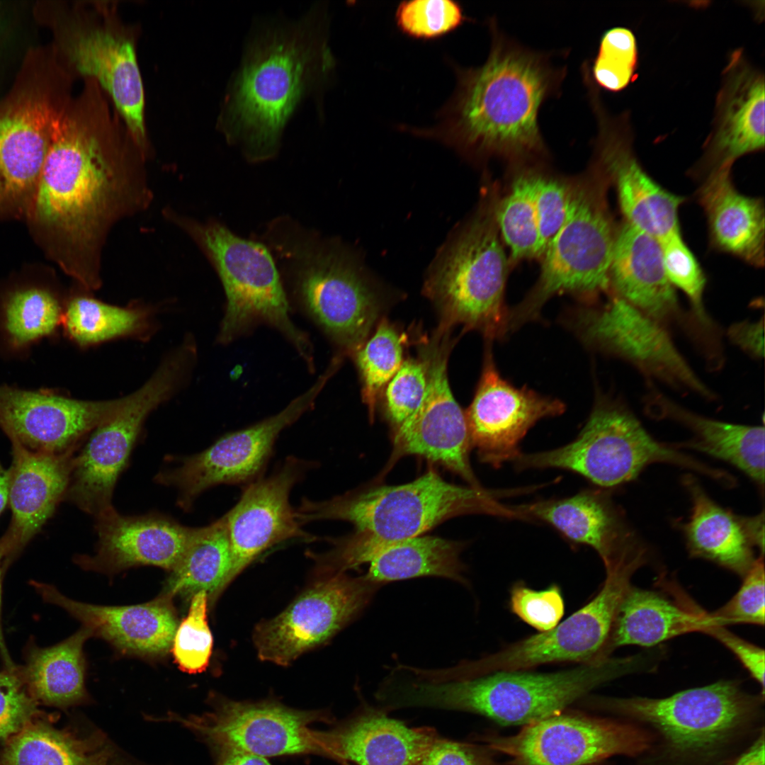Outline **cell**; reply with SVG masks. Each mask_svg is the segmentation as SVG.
<instances>
[{"label":"cell","instance_id":"1","mask_svg":"<svg viewBox=\"0 0 765 765\" xmlns=\"http://www.w3.org/2000/svg\"><path fill=\"white\" fill-rule=\"evenodd\" d=\"M108 101L96 81L86 79L72 108L58 115L28 211L55 237L67 272L91 290L101 285L110 230L152 198L147 157Z\"/></svg>","mask_w":765,"mask_h":765},{"label":"cell","instance_id":"2","mask_svg":"<svg viewBox=\"0 0 765 765\" xmlns=\"http://www.w3.org/2000/svg\"><path fill=\"white\" fill-rule=\"evenodd\" d=\"M488 24L491 47L486 61L477 67H454L456 86L436 123L400 129L472 158L521 161L543 156L539 111L547 99L560 95L567 67L555 64L553 54L510 39L494 19Z\"/></svg>","mask_w":765,"mask_h":765},{"label":"cell","instance_id":"3","mask_svg":"<svg viewBox=\"0 0 765 765\" xmlns=\"http://www.w3.org/2000/svg\"><path fill=\"white\" fill-rule=\"evenodd\" d=\"M327 19L324 7L316 5L298 20L264 23L248 40L217 125L249 159L271 157L301 103L328 81L334 61Z\"/></svg>","mask_w":765,"mask_h":765},{"label":"cell","instance_id":"4","mask_svg":"<svg viewBox=\"0 0 765 765\" xmlns=\"http://www.w3.org/2000/svg\"><path fill=\"white\" fill-rule=\"evenodd\" d=\"M495 493L444 480L429 470L415 480L395 486L346 493L323 501L302 499L295 510L299 522L341 520L356 533L343 539L341 551L353 567L370 562L384 546L420 536L450 518L472 514L518 519Z\"/></svg>","mask_w":765,"mask_h":765},{"label":"cell","instance_id":"5","mask_svg":"<svg viewBox=\"0 0 765 765\" xmlns=\"http://www.w3.org/2000/svg\"><path fill=\"white\" fill-rule=\"evenodd\" d=\"M628 662L608 657L567 670L499 671L469 678L419 680L401 691L404 706L468 711L503 725H526L560 713L589 691L624 673Z\"/></svg>","mask_w":765,"mask_h":765},{"label":"cell","instance_id":"6","mask_svg":"<svg viewBox=\"0 0 765 765\" xmlns=\"http://www.w3.org/2000/svg\"><path fill=\"white\" fill-rule=\"evenodd\" d=\"M495 204L493 198L482 206L427 278L424 290L439 312L438 332H449L460 324L494 339L509 329L504 302L508 261L499 238Z\"/></svg>","mask_w":765,"mask_h":765},{"label":"cell","instance_id":"7","mask_svg":"<svg viewBox=\"0 0 765 765\" xmlns=\"http://www.w3.org/2000/svg\"><path fill=\"white\" fill-rule=\"evenodd\" d=\"M609 183L594 162L586 177L572 183L565 221L542 256L537 283L509 313L510 328L533 318L556 294L594 295L609 289L616 233L606 199Z\"/></svg>","mask_w":765,"mask_h":765},{"label":"cell","instance_id":"8","mask_svg":"<svg viewBox=\"0 0 765 765\" xmlns=\"http://www.w3.org/2000/svg\"><path fill=\"white\" fill-rule=\"evenodd\" d=\"M669 463L725 484L729 474L655 440L627 408L599 403L571 443L555 449L521 453L518 470L559 468L577 473L599 488L609 489L634 480L648 465Z\"/></svg>","mask_w":765,"mask_h":765},{"label":"cell","instance_id":"9","mask_svg":"<svg viewBox=\"0 0 765 765\" xmlns=\"http://www.w3.org/2000/svg\"><path fill=\"white\" fill-rule=\"evenodd\" d=\"M183 226L209 256L225 291L227 308L218 340L229 343L252 327L265 323L280 331L312 366L309 339L290 319L287 298L268 249L218 224L186 222Z\"/></svg>","mask_w":765,"mask_h":765},{"label":"cell","instance_id":"10","mask_svg":"<svg viewBox=\"0 0 765 765\" xmlns=\"http://www.w3.org/2000/svg\"><path fill=\"white\" fill-rule=\"evenodd\" d=\"M137 28L125 23L118 6L91 1L65 28L62 48L72 70L95 80L114 104L134 140L147 156L144 90L137 57Z\"/></svg>","mask_w":765,"mask_h":765},{"label":"cell","instance_id":"11","mask_svg":"<svg viewBox=\"0 0 765 765\" xmlns=\"http://www.w3.org/2000/svg\"><path fill=\"white\" fill-rule=\"evenodd\" d=\"M647 561L642 551L622 555L604 565L606 579L596 596L552 629L533 635L475 662L465 663L472 676L525 670L565 662L586 663L607 657L605 649L619 606L633 574Z\"/></svg>","mask_w":765,"mask_h":765},{"label":"cell","instance_id":"12","mask_svg":"<svg viewBox=\"0 0 765 765\" xmlns=\"http://www.w3.org/2000/svg\"><path fill=\"white\" fill-rule=\"evenodd\" d=\"M759 699L736 681H720L663 698H612L601 704L651 725L678 754L709 757L747 725Z\"/></svg>","mask_w":765,"mask_h":765},{"label":"cell","instance_id":"13","mask_svg":"<svg viewBox=\"0 0 765 765\" xmlns=\"http://www.w3.org/2000/svg\"><path fill=\"white\" fill-rule=\"evenodd\" d=\"M179 383L178 372L162 364L140 388L121 397L116 409L93 430L84 449L74 458L67 499L94 516L111 506L115 484L144 420Z\"/></svg>","mask_w":765,"mask_h":765},{"label":"cell","instance_id":"14","mask_svg":"<svg viewBox=\"0 0 765 765\" xmlns=\"http://www.w3.org/2000/svg\"><path fill=\"white\" fill-rule=\"evenodd\" d=\"M200 715L178 718L209 748L229 747L265 758L322 756L311 725L331 722L328 711L300 710L273 700L234 701L217 696Z\"/></svg>","mask_w":765,"mask_h":765},{"label":"cell","instance_id":"15","mask_svg":"<svg viewBox=\"0 0 765 765\" xmlns=\"http://www.w3.org/2000/svg\"><path fill=\"white\" fill-rule=\"evenodd\" d=\"M327 370L306 392L278 414L221 436L203 451L187 457L157 481L178 490V503L188 509L204 491L219 484L246 485L262 477L279 434L310 409L328 379Z\"/></svg>","mask_w":765,"mask_h":765},{"label":"cell","instance_id":"16","mask_svg":"<svg viewBox=\"0 0 765 765\" xmlns=\"http://www.w3.org/2000/svg\"><path fill=\"white\" fill-rule=\"evenodd\" d=\"M327 574L283 612L256 626L253 640L261 660L290 664L356 617L380 586L364 576Z\"/></svg>","mask_w":765,"mask_h":765},{"label":"cell","instance_id":"17","mask_svg":"<svg viewBox=\"0 0 765 765\" xmlns=\"http://www.w3.org/2000/svg\"><path fill=\"white\" fill-rule=\"evenodd\" d=\"M584 84L597 122L594 162L615 186L625 222L659 242L680 232L679 209L685 199L664 189L640 164L630 113H611L594 81Z\"/></svg>","mask_w":765,"mask_h":765},{"label":"cell","instance_id":"18","mask_svg":"<svg viewBox=\"0 0 765 765\" xmlns=\"http://www.w3.org/2000/svg\"><path fill=\"white\" fill-rule=\"evenodd\" d=\"M449 333L436 332L423 350L427 390L417 410L396 428L392 460L416 455L459 475L471 487L483 488L469 460L472 448L465 414L454 398L448 378Z\"/></svg>","mask_w":765,"mask_h":765},{"label":"cell","instance_id":"19","mask_svg":"<svg viewBox=\"0 0 765 765\" xmlns=\"http://www.w3.org/2000/svg\"><path fill=\"white\" fill-rule=\"evenodd\" d=\"M299 271L296 289L307 314L346 353L368 340L381 311L377 290L361 268L336 252L314 254Z\"/></svg>","mask_w":765,"mask_h":765},{"label":"cell","instance_id":"20","mask_svg":"<svg viewBox=\"0 0 765 765\" xmlns=\"http://www.w3.org/2000/svg\"><path fill=\"white\" fill-rule=\"evenodd\" d=\"M490 749L511 758L508 765H589L616 754H635L647 740L634 728L578 713L549 716L511 736H488Z\"/></svg>","mask_w":765,"mask_h":765},{"label":"cell","instance_id":"21","mask_svg":"<svg viewBox=\"0 0 765 765\" xmlns=\"http://www.w3.org/2000/svg\"><path fill=\"white\" fill-rule=\"evenodd\" d=\"M314 466L294 456L271 475L244 486L237 503L224 516L232 552L229 584L266 550L290 539L312 542L290 504L293 487Z\"/></svg>","mask_w":765,"mask_h":765},{"label":"cell","instance_id":"22","mask_svg":"<svg viewBox=\"0 0 765 765\" xmlns=\"http://www.w3.org/2000/svg\"><path fill=\"white\" fill-rule=\"evenodd\" d=\"M764 74L741 47L721 73L710 131L693 170L698 176L725 168L764 149Z\"/></svg>","mask_w":765,"mask_h":765},{"label":"cell","instance_id":"23","mask_svg":"<svg viewBox=\"0 0 765 765\" xmlns=\"http://www.w3.org/2000/svg\"><path fill=\"white\" fill-rule=\"evenodd\" d=\"M564 410L557 400L511 385L487 353L475 397L465 413L471 446L482 463L499 468L521 453L519 443L537 421Z\"/></svg>","mask_w":765,"mask_h":765},{"label":"cell","instance_id":"24","mask_svg":"<svg viewBox=\"0 0 765 765\" xmlns=\"http://www.w3.org/2000/svg\"><path fill=\"white\" fill-rule=\"evenodd\" d=\"M579 317L582 334L589 341L623 357L647 375L713 397L676 348L663 325L620 298L615 295L605 306L585 311Z\"/></svg>","mask_w":765,"mask_h":765},{"label":"cell","instance_id":"25","mask_svg":"<svg viewBox=\"0 0 765 765\" xmlns=\"http://www.w3.org/2000/svg\"><path fill=\"white\" fill-rule=\"evenodd\" d=\"M121 398L72 399L48 391L0 385V428L35 452L62 453L93 431L118 407Z\"/></svg>","mask_w":765,"mask_h":765},{"label":"cell","instance_id":"26","mask_svg":"<svg viewBox=\"0 0 765 765\" xmlns=\"http://www.w3.org/2000/svg\"><path fill=\"white\" fill-rule=\"evenodd\" d=\"M95 516L96 552L79 561L86 569L103 572L140 565L171 571L182 557L196 529L159 514L124 516L112 506Z\"/></svg>","mask_w":765,"mask_h":765},{"label":"cell","instance_id":"27","mask_svg":"<svg viewBox=\"0 0 765 765\" xmlns=\"http://www.w3.org/2000/svg\"><path fill=\"white\" fill-rule=\"evenodd\" d=\"M12 463L8 503L11 519L0 538L3 566L10 562L52 515L67 492L73 467L72 448L62 453L33 451L10 440Z\"/></svg>","mask_w":765,"mask_h":765},{"label":"cell","instance_id":"28","mask_svg":"<svg viewBox=\"0 0 765 765\" xmlns=\"http://www.w3.org/2000/svg\"><path fill=\"white\" fill-rule=\"evenodd\" d=\"M48 603L67 611L98 636L124 653L146 658L165 656L178 626L172 599L160 595L144 604L99 606L71 599L53 586L33 582Z\"/></svg>","mask_w":765,"mask_h":765},{"label":"cell","instance_id":"29","mask_svg":"<svg viewBox=\"0 0 765 765\" xmlns=\"http://www.w3.org/2000/svg\"><path fill=\"white\" fill-rule=\"evenodd\" d=\"M60 112L30 100L0 115V215L28 212Z\"/></svg>","mask_w":765,"mask_h":765},{"label":"cell","instance_id":"30","mask_svg":"<svg viewBox=\"0 0 765 765\" xmlns=\"http://www.w3.org/2000/svg\"><path fill=\"white\" fill-rule=\"evenodd\" d=\"M322 756L342 765H419L438 737L378 713L359 715L328 730H315Z\"/></svg>","mask_w":765,"mask_h":765},{"label":"cell","instance_id":"31","mask_svg":"<svg viewBox=\"0 0 765 765\" xmlns=\"http://www.w3.org/2000/svg\"><path fill=\"white\" fill-rule=\"evenodd\" d=\"M512 507L521 520L543 521L569 540L590 546L604 564L640 540L608 489H586L570 497Z\"/></svg>","mask_w":765,"mask_h":765},{"label":"cell","instance_id":"32","mask_svg":"<svg viewBox=\"0 0 765 765\" xmlns=\"http://www.w3.org/2000/svg\"><path fill=\"white\" fill-rule=\"evenodd\" d=\"M609 280L616 296L661 324L679 317L659 241L626 222L616 230Z\"/></svg>","mask_w":765,"mask_h":765},{"label":"cell","instance_id":"33","mask_svg":"<svg viewBox=\"0 0 765 765\" xmlns=\"http://www.w3.org/2000/svg\"><path fill=\"white\" fill-rule=\"evenodd\" d=\"M732 168L704 176L697 199L707 217L710 242L715 249L747 264L764 265L765 214L762 199L737 191Z\"/></svg>","mask_w":765,"mask_h":765},{"label":"cell","instance_id":"34","mask_svg":"<svg viewBox=\"0 0 765 765\" xmlns=\"http://www.w3.org/2000/svg\"><path fill=\"white\" fill-rule=\"evenodd\" d=\"M645 408L652 417L672 419L691 431L693 438L686 442L672 443L675 448H691L727 462L764 489V426L734 424L708 419L657 392L648 396Z\"/></svg>","mask_w":765,"mask_h":765},{"label":"cell","instance_id":"35","mask_svg":"<svg viewBox=\"0 0 765 765\" xmlns=\"http://www.w3.org/2000/svg\"><path fill=\"white\" fill-rule=\"evenodd\" d=\"M682 482L690 495L692 509L687 521L679 523V526L690 555L711 561L743 577L756 558L743 516L717 504L692 475H684Z\"/></svg>","mask_w":765,"mask_h":765},{"label":"cell","instance_id":"36","mask_svg":"<svg viewBox=\"0 0 765 765\" xmlns=\"http://www.w3.org/2000/svg\"><path fill=\"white\" fill-rule=\"evenodd\" d=\"M709 622V613L699 608L682 606L631 585L618 610L605 655L621 646L652 647L686 633H703Z\"/></svg>","mask_w":765,"mask_h":765},{"label":"cell","instance_id":"37","mask_svg":"<svg viewBox=\"0 0 765 765\" xmlns=\"http://www.w3.org/2000/svg\"><path fill=\"white\" fill-rule=\"evenodd\" d=\"M91 636L82 627L55 645L29 650L26 665L18 672L36 701L66 706L86 697L83 646Z\"/></svg>","mask_w":765,"mask_h":765},{"label":"cell","instance_id":"38","mask_svg":"<svg viewBox=\"0 0 765 765\" xmlns=\"http://www.w3.org/2000/svg\"><path fill=\"white\" fill-rule=\"evenodd\" d=\"M232 552L222 516L196 528L182 557L171 570L161 595L191 600L204 591L209 603L229 584Z\"/></svg>","mask_w":765,"mask_h":765},{"label":"cell","instance_id":"39","mask_svg":"<svg viewBox=\"0 0 765 765\" xmlns=\"http://www.w3.org/2000/svg\"><path fill=\"white\" fill-rule=\"evenodd\" d=\"M463 544L432 536H417L390 543L369 562L364 576L384 582L423 576L442 577L467 584L460 558Z\"/></svg>","mask_w":765,"mask_h":765},{"label":"cell","instance_id":"40","mask_svg":"<svg viewBox=\"0 0 765 765\" xmlns=\"http://www.w3.org/2000/svg\"><path fill=\"white\" fill-rule=\"evenodd\" d=\"M102 738L79 739L48 725L31 722L8 739L1 765H107Z\"/></svg>","mask_w":765,"mask_h":765},{"label":"cell","instance_id":"41","mask_svg":"<svg viewBox=\"0 0 765 765\" xmlns=\"http://www.w3.org/2000/svg\"><path fill=\"white\" fill-rule=\"evenodd\" d=\"M63 309L57 297L39 287L11 293L1 304L0 329L7 345L21 351L54 334L62 324Z\"/></svg>","mask_w":765,"mask_h":765},{"label":"cell","instance_id":"42","mask_svg":"<svg viewBox=\"0 0 765 765\" xmlns=\"http://www.w3.org/2000/svg\"><path fill=\"white\" fill-rule=\"evenodd\" d=\"M144 311L108 305L86 295L73 297L63 309L62 324L67 336L86 346L140 331Z\"/></svg>","mask_w":765,"mask_h":765},{"label":"cell","instance_id":"43","mask_svg":"<svg viewBox=\"0 0 765 765\" xmlns=\"http://www.w3.org/2000/svg\"><path fill=\"white\" fill-rule=\"evenodd\" d=\"M534 173L521 172L508 193L496 201L499 232L510 250L511 261L539 257V235L533 199Z\"/></svg>","mask_w":765,"mask_h":765},{"label":"cell","instance_id":"44","mask_svg":"<svg viewBox=\"0 0 765 765\" xmlns=\"http://www.w3.org/2000/svg\"><path fill=\"white\" fill-rule=\"evenodd\" d=\"M404 338L385 319L373 335L353 355L363 382V400L372 419L377 400L403 363Z\"/></svg>","mask_w":765,"mask_h":765},{"label":"cell","instance_id":"45","mask_svg":"<svg viewBox=\"0 0 765 765\" xmlns=\"http://www.w3.org/2000/svg\"><path fill=\"white\" fill-rule=\"evenodd\" d=\"M638 52L633 33L623 27L613 28L601 38L598 53L588 62L591 77L599 88L618 92L635 79Z\"/></svg>","mask_w":765,"mask_h":765},{"label":"cell","instance_id":"46","mask_svg":"<svg viewBox=\"0 0 765 765\" xmlns=\"http://www.w3.org/2000/svg\"><path fill=\"white\" fill-rule=\"evenodd\" d=\"M209 599L200 591L190 600L186 616L178 624L171 650L178 667L188 674L203 672L208 667L213 645L208 623Z\"/></svg>","mask_w":765,"mask_h":765},{"label":"cell","instance_id":"47","mask_svg":"<svg viewBox=\"0 0 765 765\" xmlns=\"http://www.w3.org/2000/svg\"><path fill=\"white\" fill-rule=\"evenodd\" d=\"M395 18L404 33L419 39L438 38L465 21L460 5L450 0L402 1L397 8Z\"/></svg>","mask_w":765,"mask_h":765},{"label":"cell","instance_id":"48","mask_svg":"<svg viewBox=\"0 0 765 765\" xmlns=\"http://www.w3.org/2000/svg\"><path fill=\"white\" fill-rule=\"evenodd\" d=\"M663 262L667 276L691 302L696 320L703 327L712 326L703 305L706 285L704 273L693 254L684 242L681 232L660 241Z\"/></svg>","mask_w":765,"mask_h":765},{"label":"cell","instance_id":"49","mask_svg":"<svg viewBox=\"0 0 765 765\" xmlns=\"http://www.w3.org/2000/svg\"><path fill=\"white\" fill-rule=\"evenodd\" d=\"M711 621L726 626L732 624L763 625L765 619V572L764 555L757 557L743 576L741 586L724 606L709 613Z\"/></svg>","mask_w":765,"mask_h":765},{"label":"cell","instance_id":"50","mask_svg":"<svg viewBox=\"0 0 765 765\" xmlns=\"http://www.w3.org/2000/svg\"><path fill=\"white\" fill-rule=\"evenodd\" d=\"M427 384L426 366L423 359L404 361L387 384L386 411L395 429L420 407L426 393Z\"/></svg>","mask_w":765,"mask_h":765},{"label":"cell","instance_id":"51","mask_svg":"<svg viewBox=\"0 0 765 765\" xmlns=\"http://www.w3.org/2000/svg\"><path fill=\"white\" fill-rule=\"evenodd\" d=\"M509 606L513 613L540 633L555 628L565 613L562 591L556 584L537 591L517 582L510 591Z\"/></svg>","mask_w":765,"mask_h":765},{"label":"cell","instance_id":"52","mask_svg":"<svg viewBox=\"0 0 765 765\" xmlns=\"http://www.w3.org/2000/svg\"><path fill=\"white\" fill-rule=\"evenodd\" d=\"M572 183L534 174L533 199L538 235L539 257L563 224L570 203Z\"/></svg>","mask_w":765,"mask_h":765},{"label":"cell","instance_id":"53","mask_svg":"<svg viewBox=\"0 0 765 765\" xmlns=\"http://www.w3.org/2000/svg\"><path fill=\"white\" fill-rule=\"evenodd\" d=\"M37 701L16 672H0V739H9L31 722Z\"/></svg>","mask_w":765,"mask_h":765},{"label":"cell","instance_id":"54","mask_svg":"<svg viewBox=\"0 0 765 765\" xmlns=\"http://www.w3.org/2000/svg\"><path fill=\"white\" fill-rule=\"evenodd\" d=\"M419 765H502L482 747L437 737Z\"/></svg>","mask_w":765,"mask_h":765},{"label":"cell","instance_id":"55","mask_svg":"<svg viewBox=\"0 0 765 765\" xmlns=\"http://www.w3.org/2000/svg\"><path fill=\"white\" fill-rule=\"evenodd\" d=\"M704 633L713 636L725 646L742 663L752 678L761 687V696H764V650L733 634L725 626L710 622Z\"/></svg>","mask_w":765,"mask_h":765},{"label":"cell","instance_id":"56","mask_svg":"<svg viewBox=\"0 0 765 765\" xmlns=\"http://www.w3.org/2000/svg\"><path fill=\"white\" fill-rule=\"evenodd\" d=\"M728 336L736 345L755 357L764 355V320L756 322H742L732 324Z\"/></svg>","mask_w":765,"mask_h":765},{"label":"cell","instance_id":"57","mask_svg":"<svg viewBox=\"0 0 765 765\" xmlns=\"http://www.w3.org/2000/svg\"><path fill=\"white\" fill-rule=\"evenodd\" d=\"M210 749L214 757L213 765H271L267 758L245 751L229 747Z\"/></svg>","mask_w":765,"mask_h":765},{"label":"cell","instance_id":"58","mask_svg":"<svg viewBox=\"0 0 765 765\" xmlns=\"http://www.w3.org/2000/svg\"><path fill=\"white\" fill-rule=\"evenodd\" d=\"M743 521L748 535L754 546L764 555V514L754 516H743Z\"/></svg>","mask_w":765,"mask_h":765},{"label":"cell","instance_id":"59","mask_svg":"<svg viewBox=\"0 0 765 765\" xmlns=\"http://www.w3.org/2000/svg\"><path fill=\"white\" fill-rule=\"evenodd\" d=\"M734 765H764V732L737 759Z\"/></svg>","mask_w":765,"mask_h":765},{"label":"cell","instance_id":"60","mask_svg":"<svg viewBox=\"0 0 765 765\" xmlns=\"http://www.w3.org/2000/svg\"><path fill=\"white\" fill-rule=\"evenodd\" d=\"M3 561V557L0 553V655L6 666V669L9 672H14L17 669V667L12 661V659L8 653L5 639L4 637L2 626H1V563Z\"/></svg>","mask_w":765,"mask_h":765},{"label":"cell","instance_id":"61","mask_svg":"<svg viewBox=\"0 0 765 765\" xmlns=\"http://www.w3.org/2000/svg\"><path fill=\"white\" fill-rule=\"evenodd\" d=\"M9 472L0 463V514L8 502Z\"/></svg>","mask_w":765,"mask_h":765},{"label":"cell","instance_id":"62","mask_svg":"<svg viewBox=\"0 0 765 765\" xmlns=\"http://www.w3.org/2000/svg\"><path fill=\"white\" fill-rule=\"evenodd\" d=\"M345 765H351V764H346Z\"/></svg>","mask_w":765,"mask_h":765}]
</instances>
